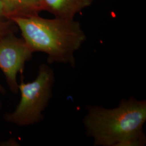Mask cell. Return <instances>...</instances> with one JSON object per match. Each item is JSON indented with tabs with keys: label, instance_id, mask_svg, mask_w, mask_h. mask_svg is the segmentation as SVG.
Masks as SVG:
<instances>
[{
	"label": "cell",
	"instance_id": "1",
	"mask_svg": "<svg viewBox=\"0 0 146 146\" xmlns=\"http://www.w3.org/2000/svg\"><path fill=\"white\" fill-rule=\"evenodd\" d=\"M146 101L131 96L113 109L89 106L84 125L95 146H140L146 144Z\"/></svg>",
	"mask_w": 146,
	"mask_h": 146
},
{
	"label": "cell",
	"instance_id": "2",
	"mask_svg": "<svg viewBox=\"0 0 146 146\" xmlns=\"http://www.w3.org/2000/svg\"><path fill=\"white\" fill-rule=\"evenodd\" d=\"M33 52L47 54L49 63H63L74 66V53L86 40L80 23L74 19H46L36 14L12 18Z\"/></svg>",
	"mask_w": 146,
	"mask_h": 146
},
{
	"label": "cell",
	"instance_id": "3",
	"mask_svg": "<svg viewBox=\"0 0 146 146\" xmlns=\"http://www.w3.org/2000/svg\"><path fill=\"white\" fill-rule=\"evenodd\" d=\"M55 78L52 69L41 64L36 78L25 83L21 80L19 84L21 100L15 110L5 115V119L9 123L20 126L31 125L40 121L42 112L52 96Z\"/></svg>",
	"mask_w": 146,
	"mask_h": 146
},
{
	"label": "cell",
	"instance_id": "4",
	"mask_svg": "<svg viewBox=\"0 0 146 146\" xmlns=\"http://www.w3.org/2000/svg\"><path fill=\"white\" fill-rule=\"evenodd\" d=\"M33 53L23 39L8 33L0 41V69L5 74L11 91H19L17 76L22 73L25 63L31 59Z\"/></svg>",
	"mask_w": 146,
	"mask_h": 146
},
{
	"label": "cell",
	"instance_id": "5",
	"mask_svg": "<svg viewBox=\"0 0 146 146\" xmlns=\"http://www.w3.org/2000/svg\"><path fill=\"white\" fill-rule=\"evenodd\" d=\"M44 9L50 11L55 17L74 19L75 15L91 5L94 0H42Z\"/></svg>",
	"mask_w": 146,
	"mask_h": 146
},
{
	"label": "cell",
	"instance_id": "6",
	"mask_svg": "<svg viewBox=\"0 0 146 146\" xmlns=\"http://www.w3.org/2000/svg\"><path fill=\"white\" fill-rule=\"evenodd\" d=\"M11 13L22 12L25 15L34 14L37 11L44 9L42 0H6Z\"/></svg>",
	"mask_w": 146,
	"mask_h": 146
},
{
	"label": "cell",
	"instance_id": "7",
	"mask_svg": "<svg viewBox=\"0 0 146 146\" xmlns=\"http://www.w3.org/2000/svg\"><path fill=\"white\" fill-rule=\"evenodd\" d=\"M11 13V11L6 0H0V16Z\"/></svg>",
	"mask_w": 146,
	"mask_h": 146
},
{
	"label": "cell",
	"instance_id": "8",
	"mask_svg": "<svg viewBox=\"0 0 146 146\" xmlns=\"http://www.w3.org/2000/svg\"><path fill=\"white\" fill-rule=\"evenodd\" d=\"M9 26L8 24L0 22V41L3 37L10 33Z\"/></svg>",
	"mask_w": 146,
	"mask_h": 146
},
{
	"label": "cell",
	"instance_id": "9",
	"mask_svg": "<svg viewBox=\"0 0 146 146\" xmlns=\"http://www.w3.org/2000/svg\"><path fill=\"white\" fill-rule=\"evenodd\" d=\"M2 90V86H1V84H0V92H1Z\"/></svg>",
	"mask_w": 146,
	"mask_h": 146
}]
</instances>
